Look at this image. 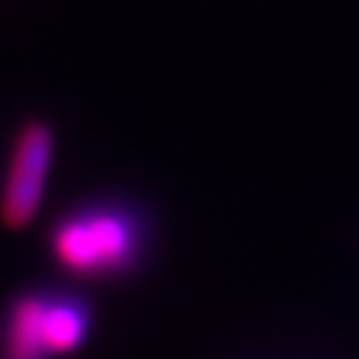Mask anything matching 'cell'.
<instances>
[{"mask_svg":"<svg viewBox=\"0 0 359 359\" xmlns=\"http://www.w3.org/2000/svg\"><path fill=\"white\" fill-rule=\"evenodd\" d=\"M158 241L156 212L125 190H94L65 204L46 229V249L71 280L122 286L144 275Z\"/></svg>","mask_w":359,"mask_h":359,"instance_id":"obj_1","label":"cell"},{"mask_svg":"<svg viewBox=\"0 0 359 359\" xmlns=\"http://www.w3.org/2000/svg\"><path fill=\"white\" fill-rule=\"evenodd\" d=\"M57 156V130L48 119H23L9 142L0 175V224L26 229L43 210Z\"/></svg>","mask_w":359,"mask_h":359,"instance_id":"obj_2","label":"cell"},{"mask_svg":"<svg viewBox=\"0 0 359 359\" xmlns=\"http://www.w3.org/2000/svg\"><path fill=\"white\" fill-rule=\"evenodd\" d=\"M0 359H60L48 334V286L20 289L0 309Z\"/></svg>","mask_w":359,"mask_h":359,"instance_id":"obj_3","label":"cell"}]
</instances>
